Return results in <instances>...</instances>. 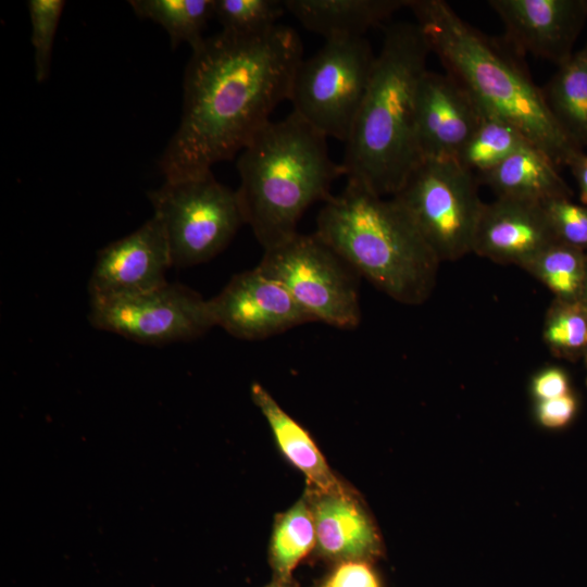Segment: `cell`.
Listing matches in <instances>:
<instances>
[{
	"label": "cell",
	"instance_id": "obj_1",
	"mask_svg": "<svg viewBox=\"0 0 587 587\" xmlns=\"http://www.w3.org/2000/svg\"><path fill=\"white\" fill-rule=\"evenodd\" d=\"M191 50L180 122L160 160L165 180L207 174L241 152L289 99L303 61L299 35L283 25L255 37L221 30Z\"/></svg>",
	"mask_w": 587,
	"mask_h": 587
},
{
	"label": "cell",
	"instance_id": "obj_2",
	"mask_svg": "<svg viewBox=\"0 0 587 587\" xmlns=\"http://www.w3.org/2000/svg\"><path fill=\"white\" fill-rule=\"evenodd\" d=\"M408 8L430 52L483 114L513 126L557 166H567L583 150L559 126L522 57L504 41L480 33L444 0H410Z\"/></svg>",
	"mask_w": 587,
	"mask_h": 587
},
{
	"label": "cell",
	"instance_id": "obj_3",
	"mask_svg": "<svg viewBox=\"0 0 587 587\" xmlns=\"http://www.w3.org/2000/svg\"><path fill=\"white\" fill-rule=\"evenodd\" d=\"M429 46L416 23L389 25L340 163L347 182L394 196L422 162L416 93Z\"/></svg>",
	"mask_w": 587,
	"mask_h": 587
},
{
	"label": "cell",
	"instance_id": "obj_4",
	"mask_svg": "<svg viewBox=\"0 0 587 587\" xmlns=\"http://www.w3.org/2000/svg\"><path fill=\"white\" fill-rule=\"evenodd\" d=\"M327 137L295 112L265 125L240 152L236 195L257 240L268 249L298 233L305 210L326 201L344 175Z\"/></svg>",
	"mask_w": 587,
	"mask_h": 587
},
{
	"label": "cell",
	"instance_id": "obj_5",
	"mask_svg": "<svg viewBox=\"0 0 587 587\" xmlns=\"http://www.w3.org/2000/svg\"><path fill=\"white\" fill-rule=\"evenodd\" d=\"M315 234L397 302L421 304L435 288L441 262L392 198L347 182L324 202Z\"/></svg>",
	"mask_w": 587,
	"mask_h": 587
},
{
	"label": "cell",
	"instance_id": "obj_6",
	"mask_svg": "<svg viewBox=\"0 0 587 587\" xmlns=\"http://www.w3.org/2000/svg\"><path fill=\"white\" fill-rule=\"evenodd\" d=\"M477 177L454 159H425L391 198L440 262L472 252L484 207Z\"/></svg>",
	"mask_w": 587,
	"mask_h": 587
},
{
	"label": "cell",
	"instance_id": "obj_7",
	"mask_svg": "<svg viewBox=\"0 0 587 587\" xmlns=\"http://www.w3.org/2000/svg\"><path fill=\"white\" fill-rule=\"evenodd\" d=\"M376 55L365 37L327 39L300 63L289 93L294 111L325 137L347 141Z\"/></svg>",
	"mask_w": 587,
	"mask_h": 587
},
{
	"label": "cell",
	"instance_id": "obj_8",
	"mask_svg": "<svg viewBox=\"0 0 587 587\" xmlns=\"http://www.w3.org/2000/svg\"><path fill=\"white\" fill-rule=\"evenodd\" d=\"M148 197L153 215L163 226L172 265L176 267L211 260L245 224L236 190L218 183L212 172L165 180Z\"/></svg>",
	"mask_w": 587,
	"mask_h": 587
},
{
	"label": "cell",
	"instance_id": "obj_9",
	"mask_svg": "<svg viewBox=\"0 0 587 587\" xmlns=\"http://www.w3.org/2000/svg\"><path fill=\"white\" fill-rule=\"evenodd\" d=\"M258 267L313 321L352 329L361 321L358 273L315 233L299 232L264 250Z\"/></svg>",
	"mask_w": 587,
	"mask_h": 587
},
{
	"label": "cell",
	"instance_id": "obj_10",
	"mask_svg": "<svg viewBox=\"0 0 587 587\" xmlns=\"http://www.w3.org/2000/svg\"><path fill=\"white\" fill-rule=\"evenodd\" d=\"M88 319L98 329L152 346L191 340L215 326L208 300L170 283L136 295L90 298Z\"/></svg>",
	"mask_w": 587,
	"mask_h": 587
},
{
	"label": "cell",
	"instance_id": "obj_11",
	"mask_svg": "<svg viewBox=\"0 0 587 587\" xmlns=\"http://www.w3.org/2000/svg\"><path fill=\"white\" fill-rule=\"evenodd\" d=\"M215 326L245 340H260L312 322L291 295L258 266L236 274L208 300Z\"/></svg>",
	"mask_w": 587,
	"mask_h": 587
},
{
	"label": "cell",
	"instance_id": "obj_12",
	"mask_svg": "<svg viewBox=\"0 0 587 587\" xmlns=\"http://www.w3.org/2000/svg\"><path fill=\"white\" fill-rule=\"evenodd\" d=\"M504 26V42L519 55L532 54L557 66L574 53L587 20L585 0H489Z\"/></svg>",
	"mask_w": 587,
	"mask_h": 587
},
{
	"label": "cell",
	"instance_id": "obj_13",
	"mask_svg": "<svg viewBox=\"0 0 587 587\" xmlns=\"http://www.w3.org/2000/svg\"><path fill=\"white\" fill-rule=\"evenodd\" d=\"M171 266L163 226L153 215L135 232L98 252L88 282L90 298L128 296L155 289L167 283L165 272Z\"/></svg>",
	"mask_w": 587,
	"mask_h": 587
},
{
	"label": "cell",
	"instance_id": "obj_14",
	"mask_svg": "<svg viewBox=\"0 0 587 587\" xmlns=\"http://www.w3.org/2000/svg\"><path fill=\"white\" fill-rule=\"evenodd\" d=\"M483 112L450 75L426 71L415 108L419 151L425 159H454L478 126Z\"/></svg>",
	"mask_w": 587,
	"mask_h": 587
},
{
	"label": "cell",
	"instance_id": "obj_15",
	"mask_svg": "<svg viewBox=\"0 0 587 587\" xmlns=\"http://www.w3.org/2000/svg\"><path fill=\"white\" fill-rule=\"evenodd\" d=\"M555 241L542 203L496 198L484 203L472 252L499 264L522 268Z\"/></svg>",
	"mask_w": 587,
	"mask_h": 587
},
{
	"label": "cell",
	"instance_id": "obj_16",
	"mask_svg": "<svg viewBox=\"0 0 587 587\" xmlns=\"http://www.w3.org/2000/svg\"><path fill=\"white\" fill-rule=\"evenodd\" d=\"M320 551L341 561L378 555L382 544L369 514L351 494H316L311 504Z\"/></svg>",
	"mask_w": 587,
	"mask_h": 587
},
{
	"label": "cell",
	"instance_id": "obj_17",
	"mask_svg": "<svg viewBox=\"0 0 587 587\" xmlns=\"http://www.w3.org/2000/svg\"><path fill=\"white\" fill-rule=\"evenodd\" d=\"M497 198L544 203L572 198V190L555 163L539 148L526 143L492 170L477 177Z\"/></svg>",
	"mask_w": 587,
	"mask_h": 587
},
{
	"label": "cell",
	"instance_id": "obj_18",
	"mask_svg": "<svg viewBox=\"0 0 587 587\" xmlns=\"http://www.w3.org/2000/svg\"><path fill=\"white\" fill-rule=\"evenodd\" d=\"M284 3L304 28L327 40L364 37L369 29L408 8L410 0H285Z\"/></svg>",
	"mask_w": 587,
	"mask_h": 587
},
{
	"label": "cell",
	"instance_id": "obj_19",
	"mask_svg": "<svg viewBox=\"0 0 587 587\" xmlns=\"http://www.w3.org/2000/svg\"><path fill=\"white\" fill-rule=\"evenodd\" d=\"M251 395L267 421L278 447L304 474L316 494H350L334 475L309 433L282 409L272 395L258 383L252 385Z\"/></svg>",
	"mask_w": 587,
	"mask_h": 587
},
{
	"label": "cell",
	"instance_id": "obj_20",
	"mask_svg": "<svg viewBox=\"0 0 587 587\" xmlns=\"http://www.w3.org/2000/svg\"><path fill=\"white\" fill-rule=\"evenodd\" d=\"M542 93L567 137L579 148L587 147V42L558 66Z\"/></svg>",
	"mask_w": 587,
	"mask_h": 587
},
{
	"label": "cell",
	"instance_id": "obj_21",
	"mask_svg": "<svg viewBox=\"0 0 587 587\" xmlns=\"http://www.w3.org/2000/svg\"><path fill=\"white\" fill-rule=\"evenodd\" d=\"M140 18L161 25L170 36L172 48L188 43L191 49L204 39L202 33L214 16V0H132Z\"/></svg>",
	"mask_w": 587,
	"mask_h": 587
},
{
	"label": "cell",
	"instance_id": "obj_22",
	"mask_svg": "<svg viewBox=\"0 0 587 587\" xmlns=\"http://www.w3.org/2000/svg\"><path fill=\"white\" fill-rule=\"evenodd\" d=\"M522 268L542 283L554 299L567 302L580 301L586 272V252L558 240Z\"/></svg>",
	"mask_w": 587,
	"mask_h": 587
},
{
	"label": "cell",
	"instance_id": "obj_23",
	"mask_svg": "<svg viewBox=\"0 0 587 587\" xmlns=\"http://www.w3.org/2000/svg\"><path fill=\"white\" fill-rule=\"evenodd\" d=\"M530 143L510 124L484 114L454 160L476 177L496 167L522 146Z\"/></svg>",
	"mask_w": 587,
	"mask_h": 587
},
{
	"label": "cell",
	"instance_id": "obj_24",
	"mask_svg": "<svg viewBox=\"0 0 587 587\" xmlns=\"http://www.w3.org/2000/svg\"><path fill=\"white\" fill-rule=\"evenodd\" d=\"M316 544L315 524L311 505L304 499L277 520L271 542L273 566L283 579L288 578Z\"/></svg>",
	"mask_w": 587,
	"mask_h": 587
},
{
	"label": "cell",
	"instance_id": "obj_25",
	"mask_svg": "<svg viewBox=\"0 0 587 587\" xmlns=\"http://www.w3.org/2000/svg\"><path fill=\"white\" fill-rule=\"evenodd\" d=\"M542 338L554 357L571 362L584 359L587 348V308L580 301L553 299L546 314Z\"/></svg>",
	"mask_w": 587,
	"mask_h": 587
},
{
	"label": "cell",
	"instance_id": "obj_26",
	"mask_svg": "<svg viewBox=\"0 0 587 587\" xmlns=\"http://www.w3.org/2000/svg\"><path fill=\"white\" fill-rule=\"evenodd\" d=\"M286 11L279 0H214V16L222 32L240 37L270 32Z\"/></svg>",
	"mask_w": 587,
	"mask_h": 587
},
{
	"label": "cell",
	"instance_id": "obj_27",
	"mask_svg": "<svg viewBox=\"0 0 587 587\" xmlns=\"http://www.w3.org/2000/svg\"><path fill=\"white\" fill-rule=\"evenodd\" d=\"M65 7L63 0H30L27 2L34 48L35 77L38 83L50 73L53 43Z\"/></svg>",
	"mask_w": 587,
	"mask_h": 587
},
{
	"label": "cell",
	"instance_id": "obj_28",
	"mask_svg": "<svg viewBox=\"0 0 587 587\" xmlns=\"http://www.w3.org/2000/svg\"><path fill=\"white\" fill-rule=\"evenodd\" d=\"M542 207L557 239L587 253V205L555 198Z\"/></svg>",
	"mask_w": 587,
	"mask_h": 587
},
{
	"label": "cell",
	"instance_id": "obj_29",
	"mask_svg": "<svg viewBox=\"0 0 587 587\" xmlns=\"http://www.w3.org/2000/svg\"><path fill=\"white\" fill-rule=\"evenodd\" d=\"M578 405L576 395L571 391L558 398L537 401L535 417L537 423L547 429H562L574 421Z\"/></svg>",
	"mask_w": 587,
	"mask_h": 587
},
{
	"label": "cell",
	"instance_id": "obj_30",
	"mask_svg": "<svg viewBox=\"0 0 587 587\" xmlns=\"http://www.w3.org/2000/svg\"><path fill=\"white\" fill-rule=\"evenodd\" d=\"M324 587H380L374 570L365 560L344 561L329 576Z\"/></svg>",
	"mask_w": 587,
	"mask_h": 587
},
{
	"label": "cell",
	"instance_id": "obj_31",
	"mask_svg": "<svg viewBox=\"0 0 587 587\" xmlns=\"http://www.w3.org/2000/svg\"><path fill=\"white\" fill-rule=\"evenodd\" d=\"M529 388L536 402L558 398L572 391L570 377L560 366H548L537 372L532 378Z\"/></svg>",
	"mask_w": 587,
	"mask_h": 587
},
{
	"label": "cell",
	"instance_id": "obj_32",
	"mask_svg": "<svg viewBox=\"0 0 587 587\" xmlns=\"http://www.w3.org/2000/svg\"><path fill=\"white\" fill-rule=\"evenodd\" d=\"M567 166L576 180L580 203L587 205V153L582 150Z\"/></svg>",
	"mask_w": 587,
	"mask_h": 587
},
{
	"label": "cell",
	"instance_id": "obj_33",
	"mask_svg": "<svg viewBox=\"0 0 587 587\" xmlns=\"http://www.w3.org/2000/svg\"><path fill=\"white\" fill-rule=\"evenodd\" d=\"M580 302L587 308V253H586V272H585V280L580 297Z\"/></svg>",
	"mask_w": 587,
	"mask_h": 587
},
{
	"label": "cell",
	"instance_id": "obj_34",
	"mask_svg": "<svg viewBox=\"0 0 587 587\" xmlns=\"http://www.w3.org/2000/svg\"><path fill=\"white\" fill-rule=\"evenodd\" d=\"M585 362L587 361V348H586V352H585V355H584V359H583Z\"/></svg>",
	"mask_w": 587,
	"mask_h": 587
},
{
	"label": "cell",
	"instance_id": "obj_35",
	"mask_svg": "<svg viewBox=\"0 0 587 587\" xmlns=\"http://www.w3.org/2000/svg\"><path fill=\"white\" fill-rule=\"evenodd\" d=\"M268 587H285L283 585H272V586H268Z\"/></svg>",
	"mask_w": 587,
	"mask_h": 587
},
{
	"label": "cell",
	"instance_id": "obj_36",
	"mask_svg": "<svg viewBox=\"0 0 587 587\" xmlns=\"http://www.w3.org/2000/svg\"><path fill=\"white\" fill-rule=\"evenodd\" d=\"M585 2H586V7H587V0H585Z\"/></svg>",
	"mask_w": 587,
	"mask_h": 587
},
{
	"label": "cell",
	"instance_id": "obj_37",
	"mask_svg": "<svg viewBox=\"0 0 587 587\" xmlns=\"http://www.w3.org/2000/svg\"><path fill=\"white\" fill-rule=\"evenodd\" d=\"M585 363H586V365H587V361H586Z\"/></svg>",
	"mask_w": 587,
	"mask_h": 587
}]
</instances>
